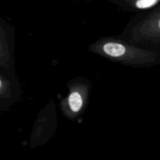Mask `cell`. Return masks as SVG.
<instances>
[{
	"instance_id": "1",
	"label": "cell",
	"mask_w": 160,
	"mask_h": 160,
	"mask_svg": "<svg viewBox=\"0 0 160 160\" xmlns=\"http://www.w3.org/2000/svg\"><path fill=\"white\" fill-rule=\"evenodd\" d=\"M88 51L111 62L134 68L148 67L156 62L154 52L115 37H103L88 46Z\"/></svg>"
},
{
	"instance_id": "4",
	"label": "cell",
	"mask_w": 160,
	"mask_h": 160,
	"mask_svg": "<svg viewBox=\"0 0 160 160\" xmlns=\"http://www.w3.org/2000/svg\"><path fill=\"white\" fill-rule=\"evenodd\" d=\"M12 54L7 33L0 23V67L9 69L12 67Z\"/></svg>"
},
{
	"instance_id": "3",
	"label": "cell",
	"mask_w": 160,
	"mask_h": 160,
	"mask_svg": "<svg viewBox=\"0 0 160 160\" xmlns=\"http://www.w3.org/2000/svg\"><path fill=\"white\" fill-rule=\"evenodd\" d=\"M57 127L56 109L52 101L46 105L38 116L34 124L32 136L34 138L51 135Z\"/></svg>"
},
{
	"instance_id": "2",
	"label": "cell",
	"mask_w": 160,
	"mask_h": 160,
	"mask_svg": "<svg viewBox=\"0 0 160 160\" xmlns=\"http://www.w3.org/2000/svg\"><path fill=\"white\" fill-rule=\"evenodd\" d=\"M69 92L60 101L61 111L67 119L78 120L88 107L92 83L87 78H76L68 84Z\"/></svg>"
},
{
	"instance_id": "5",
	"label": "cell",
	"mask_w": 160,
	"mask_h": 160,
	"mask_svg": "<svg viewBox=\"0 0 160 160\" xmlns=\"http://www.w3.org/2000/svg\"><path fill=\"white\" fill-rule=\"evenodd\" d=\"M13 96L11 83L0 75V99H11Z\"/></svg>"
}]
</instances>
